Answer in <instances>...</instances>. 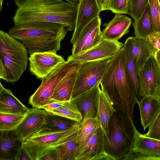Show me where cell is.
I'll return each mask as SVG.
<instances>
[{
  "instance_id": "obj_40",
  "label": "cell",
  "mask_w": 160,
  "mask_h": 160,
  "mask_svg": "<svg viewBox=\"0 0 160 160\" xmlns=\"http://www.w3.org/2000/svg\"><path fill=\"white\" fill-rule=\"evenodd\" d=\"M154 97L160 101V71L158 82Z\"/></svg>"
},
{
  "instance_id": "obj_29",
  "label": "cell",
  "mask_w": 160,
  "mask_h": 160,
  "mask_svg": "<svg viewBox=\"0 0 160 160\" xmlns=\"http://www.w3.org/2000/svg\"><path fill=\"white\" fill-rule=\"evenodd\" d=\"M62 118L48 112L45 127L52 131H65L73 128L78 122L65 120Z\"/></svg>"
},
{
  "instance_id": "obj_13",
  "label": "cell",
  "mask_w": 160,
  "mask_h": 160,
  "mask_svg": "<svg viewBox=\"0 0 160 160\" xmlns=\"http://www.w3.org/2000/svg\"><path fill=\"white\" fill-rule=\"evenodd\" d=\"M77 6L75 28L70 40L73 45L84 28L92 20L99 17L101 11L96 0H80Z\"/></svg>"
},
{
  "instance_id": "obj_8",
  "label": "cell",
  "mask_w": 160,
  "mask_h": 160,
  "mask_svg": "<svg viewBox=\"0 0 160 160\" xmlns=\"http://www.w3.org/2000/svg\"><path fill=\"white\" fill-rule=\"evenodd\" d=\"M112 58L82 63L77 72L71 100L100 83L103 76Z\"/></svg>"
},
{
  "instance_id": "obj_7",
  "label": "cell",
  "mask_w": 160,
  "mask_h": 160,
  "mask_svg": "<svg viewBox=\"0 0 160 160\" xmlns=\"http://www.w3.org/2000/svg\"><path fill=\"white\" fill-rule=\"evenodd\" d=\"M82 64L67 60L58 66L42 79L40 86L30 97L29 104L33 108H41L54 102L51 98L57 86L64 78L77 72Z\"/></svg>"
},
{
  "instance_id": "obj_33",
  "label": "cell",
  "mask_w": 160,
  "mask_h": 160,
  "mask_svg": "<svg viewBox=\"0 0 160 160\" xmlns=\"http://www.w3.org/2000/svg\"><path fill=\"white\" fill-rule=\"evenodd\" d=\"M154 34L160 32V2L159 0H149Z\"/></svg>"
},
{
  "instance_id": "obj_43",
  "label": "cell",
  "mask_w": 160,
  "mask_h": 160,
  "mask_svg": "<svg viewBox=\"0 0 160 160\" xmlns=\"http://www.w3.org/2000/svg\"><path fill=\"white\" fill-rule=\"evenodd\" d=\"M71 4L77 6L80 0H65Z\"/></svg>"
},
{
  "instance_id": "obj_41",
  "label": "cell",
  "mask_w": 160,
  "mask_h": 160,
  "mask_svg": "<svg viewBox=\"0 0 160 160\" xmlns=\"http://www.w3.org/2000/svg\"><path fill=\"white\" fill-rule=\"evenodd\" d=\"M155 57L160 68V50H158L156 52Z\"/></svg>"
},
{
  "instance_id": "obj_21",
  "label": "cell",
  "mask_w": 160,
  "mask_h": 160,
  "mask_svg": "<svg viewBox=\"0 0 160 160\" xmlns=\"http://www.w3.org/2000/svg\"><path fill=\"white\" fill-rule=\"evenodd\" d=\"M138 104L143 131L156 118L160 112V101L152 96H145Z\"/></svg>"
},
{
  "instance_id": "obj_19",
  "label": "cell",
  "mask_w": 160,
  "mask_h": 160,
  "mask_svg": "<svg viewBox=\"0 0 160 160\" xmlns=\"http://www.w3.org/2000/svg\"><path fill=\"white\" fill-rule=\"evenodd\" d=\"M132 22L131 18L121 14H116L114 18L103 24L105 28L101 32L102 38L112 41H118L129 32Z\"/></svg>"
},
{
  "instance_id": "obj_44",
  "label": "cell",
  "mask_w": 160,
  "mask_h": 160,
  "mask_svg": "<svg viewBox=\"0 0 160 160\" xmlns=\"http://www.w3.org/2000/svg\"><path fill=\"white\" fill-rule=\"evenodd\" d=\"M130 0L131 1H131H132V0Z\"/></svg>"
},
{
  "instance_id": "obj_5",
  "label": "cell",
  "mask_w": 160,
  "mask_h": 160,
  "mask_svg": "<svg viewBox=\"0 0 160 160\" xmlns=\"http://www.w3.org/2000/svg\"><path fill=\"white\" fill-rule=\"evenodd\" d=\"M28 60V51L23 44L0 30V78L12 83L18 81L25 71Z\"/></svg>"
},
{
  "instance_id": "obj_36",
  "label": "cell",
  "mask_w": 160,
  "mask_h": 160,
  "mask_svg": "<svg viewBox=\"0 0 160 160\" xmlns=\"http://www.w3.org/2000/svg\"><path fill=\"white\" fill-rule=\"evenodd\" d=\"M58 148H55L50 151L42 157L39 160H59Z\"/></svg>"
},
{
  "instance_id": "obj_42",
  "label": "cell",
  "mask_w": 160,
  "mask_h": 160,
  "mask_svg": "<svg viewBox=\"0 0 160 160\" xmlns=\"http://www.w3.org/2000/svg\"><path fill=\"white\" fill-rule=\"evenodd\" d=\"M105 1V0H96L101 11Z\"/></svg>"
},
{
  "instance_id": "obj_39",
  "label": "cell",
  "mask_w": 160,
  "mask_h": 160,
  "mask_svg": "<svg viewBox=\"0 0 160 160\" xmlns=\"http://www.w3.org/2000/svg\"><path fill=\"white\" fill-rule=\"evenodd\" d=\"M63 102H54L43 106L41 109L47 111L58 108L62 104Z\"/></svg>"
},
{
  "instance_id": "obj_28",
  "label": "cell",
  "mask_w": 160,
  "mask_h": 160,
  "mask_svg": "<svg viewBox=\"0 0 160 160\" xmlns=\"http://www.w3.org/2000/svg\"><path fill=\"white\" fill-rule=\"evenodd\" d=\"M47 112L78 122H81L83 119L77 106L70 101L63 102L58 108Z\"/></svg>"
},
{
  "instance_id": "obj_10",
  "label": "cell",
  "mask_w": 160,
  "mask_h": 160,
  "mask_svg": "<svg viewBox=\"0 0 160 160\" xmlns=\"http://www.w3.org/2000/svg\"><path fill=\"white\" fill-rule=\"evenodd\" d=\"M160 160V140L147 137L137 130L131 150L122 160Z\"/></svg>"
},
{
  "instance_id": "obj_38",
  "label": "cell",
  "mask_w": 160,
  "mask_h": 160,
  "mask_svg": "<svg viewBox=\"0 0 160 160\" xmlns=\"http://www.w3.org/2000/svg\"><path fill=\"white\" fill-rule=\"evenodd\" d=\"M148 38L154 45L156 52L160 50V32L153 34Z\"/></svg>"
},
{
  "instance_id": "obj_22",
  "label": "cell",
  "mask_w": 160,
  "mask_h": 160,
  "mask_svg": "<svg viewBox=\"0 0 160 160\" xmlns=\"http://www.w3.org/2000/svg\"><path fill=\"white\" fill-rule=\"evenodd\" d=\"M0 113L25 115L29 108L27 107L13 94L0 83Z\"/></svg>"
},
{
  "instance_id": "obj_32",
  "label": "cell",
  "mask_w": 160,
  "mask_h": 160,
  "mask_svg": "<svg viewBox=\"0 0 160 160\" xmlns=\"http://www.w3.org/2000/svg\"><path fill=\"white\" fill-rule=\"evenodd\" d=\"M78 135L59 147V160H75V153L78 145Z\"/></svg>"
},
{
  "instance_id": "obj_20",
  "label": "cell",
  "mask_w": 160,
  "mask_h": 160,
  "mask_svg": "<svg viewBox=\"0 0 160 160\" xmlns=\"http://www.w3.org/2000/svg\"><path fill=\"white\" fill-rule=\"evenodd\" d=\"M132 55L133 60L140 70L146 61L156 52L154 46L148 37H132Z\"/></svg>"
},
{
  "instance_id": "obj_4",
  "label": "cell",
  "mask_w": 160,
  "mask_h": 160,
  "mask_svg": "<svg viewBox=\"0 0 160 160\" xmlns=\"http://www.w3.org/2000/svg\"><path fill=\"white\" fill-rule=\"evenodd\" d=\"M115 106L116 111L110 120L108 138L104 139L105 149L110 160H122L133 147L137 129L132 119Z\"/></svg>"
},
{
  "instance_id": "obj_31",
  "label": "cell",
  "mask_w": 160,
  "mask_h": 160,
  "mask_svg": "<svg viewBox=\"0 0 160 160\" xmlns=\"http://www.w3.org/2000/svg\"><path fill=\"white\" fill-rule=\"evenodd\" d=\"M130 0H105L102 11L111 10L115 14H128L130 8Z\"/></svg>"
},
{
  "instance_id": "obj_15",
  "label": "cell",
  "mask_w": 160,
  "mask_h": 160,
  "mask_svg": "<svg viewBox=\"0 0 160 160\" xmlns=\"http://www.w3.org/2000/svg\"><path fill=\"white\" fill-rule=\"evenodd\" d=\"M160 68L155 55L146 61L139 71L142 88V96H154L158 86Z\"/></svg>"
},
{
  "instance_id": "obj_34",
  "label": "cell",
  "mask_w": 160,
  "mask_h": 160,
  "mask_svg": "<svg viewBox=\"0 0 160 160\" xmlns=\"http://www.w3.org/2000/svg\"><path fill=\"white\" fill-rule=\"evenodd\" d=\"M149 0H132L131 2L130 10L128 14L136 20L143 12Z\"/></svg>"
},
{
  "instance_id": "obj_12",
  "label": "cell",
  "mask_w": 160,
  "mask_h": 160,
  "mask_svg": "<svg viewBox=\"0 0 160 160\" xmlns=\"http://www.w3.org/2000/svg\"><path fill=\"white\" fill-rule=\"evenodd\" d=\"M29 60L30 72L41 79L65 61L62 56L50 52L33 53L30 54Z\"/></svg>"
},
{
  "instance_id": "obj_24",
  "label": "cell",
  "mask_w": 160,
  "mask_h": 160,
  "mask_svg": "<svg viewBox=\"0 0 160 160\" xmlns=\"http://www.w3.org/2000/svg\"><path fill=\"white\" fill-rule=\"evenodd\" d=\"M77 72L66 76L58 83L52 97V101L58 102L70 101Z\"/></svg>"
},
{
  "instance_id": "obj_18",
  "label": "cell",
  "mask_w": 160,
  "mask_h": 160,
  "mask_svg": "<svg viewBox=\"0 0 160 160\" xmlns=\"http://www.w3.org/2000/svg\"><path fill=\"white\" fill-rule=\"evenodd\" d=\"M116 111L113 102L108 94L100 88L96 119L98 125L102 130L104 139L108 138L110 120Z\"/></svg>"
},
{
  "instance_id": "obj_14",
  "label": "cell",
  "mask_w": 160,
  "mask_h": 160,
  "mask_svg": "<svg viewBox=\"0 0 160 160\" xmlns=\"http://www.w3.org/2000/svg\"><path fill=\"white\" fill-rule=\"evenodd\" d=\"M99 17L90 22L83 30L76 42L73 45L72 56L76 55L93 47L102 39Z\"/></svg>"
},
{
  "instance_id": "obj_1",
  "label": "cell",
  "mask_w": 160,
  "mask_h": 160,
  "mask_svg": "<svg viewBox=\"0 0 160 160\" xmlns=\"http://www.w3.org/2000/svg\"><path fill=\"white\" fill-rule=\"evenodd\" d=\"M17 9L14 24L42 21L60 24L68 31L74 30L78 6L62 0H13Z\"/></svg>"
},
{
  "instance_id": "obj_2",
  "label": "cell",
  "mask_w": 160,
  "mask_h": 160,
  "mask_svg": "<svg viewBox=\"0 0 160 160\" xmlns=\"http://www.w3.org/2000/svg\"><path fill=\"white\" fill-rule=\"evenodd\" d=\"M100 85L114 104L132 119L138 101L127 71L123 47L111 60Z\"/></svg>"
},
{
  "instance_id": "obj_37",
  "label": "cell",
  "mask_w": 160,
  "mask_h": 160,
  "mask_svg": "<svg viewBox=\"0 0 160 160\" xmlns=\"http://www.w3.org/2000/svg\"><path fill=\"white\" fill-rule=\"evenodd\" d=\"M16 160H32L23 147L22 143L16 155Z\"/></svg>"
},
{
  "instance_id": "obj_17",
  "label": "cell",
  "mask_w": 160,
  "mask_h": 160,
  "mask_svg": "<svg viewBox=\"0 0 160 160\" xmlns=\"http://www.w3.org/2000/svg\"><path fill=\"white\" fill-rule=\"evenodd\" d=\"M100 85V83L97 84L70 101L77 106L82 120L96 118Z\"/></svg>"
},
{
  "instance_id": "obj_25",
  "label": "cell",
  "mask_w": 160,
  "mask_h": 160,
  "mask_svg": "<svg viewBox=\"0 0 160 160\" xmlns=\"http://www.w3.org/2000/svg\"><path fill=\"white\" fill-rule=\"evenodd\" d=\"M0 132V160H16L22 143L9 135V132Z\"/></svg>"
},
{
  "instance_id": "obj_11",
  "label": "cell",
  "mask_w": 160,
  "mask_h": 160,
  "mask_svg": "<svg viewBox=\"0 0 160 160\" xmlns=\"http://www.w3.org/2000/svg\"><path fill=\"white\" fill-rule=\"evenodd\" d=\"M124 44L118 41L102 38L92 48L75 56L68 57L67 60L83 63L110 58H113L123 47Z\"/></svg>"
},
{
  "instance_id": "obj_23",
  "label": "cell",
  "mask_w": 160,
  "mask_h": 160,
  "mask_svg": "<svg viewBox=\"0 0 160 160\" xmlns=\"http://www.w3.org/2000/svg\"><path fill=\"white\" fill-rule=\"evenodd\" d=\"M132 37L127 39L123 48L124 50L127 71L133 88L138 102L142 96V88L139 74V70L132 58Z\"/></svg>"
},
{
  "instance_id": "obj_27",
  "label": "cell",
  "mask_w": 160,
  "mask_h": 160,
  "mask_svg": "<svg viewBox=\"0 0 160 160\" xmlns=\"http://www.w3.org/2000/svg\"><path fill=\"white\" fill-rule=\"evenodd\" d=\"M98 126L96 118L87 119L82 121L81 128L77 136L78 145L75 153V160H76L82 149Z\"/></svg>"
},
{
  "instance_id": "obj_26",
  "label": "cell",
  "mask_w": 160,
  "mask_h": 160,
  "mask_svg": "<svg viewBox=\"0 0 160 160\" xmlns=\"http://www.w3.org/2000/svg\"><path fill=\"white\" fill-rule=\"evenodd\" d=\"M132 24L135 37L145 38L154 34L150 9L148 3L139 17Z\"/></svg>"
},
{
  "instance_id": "obj_6",
  "label": "cell",
  "mask_w": 160,
  "mask_h": 160,
  "mask_svg": "<svg viewBox=\"0 0 160 160\" xmlns=\"http://www.w3.org/2000/svg\"><path fill=\"white\" fill-rule=\"evenodd\" d=\"M82 122L71 128L55 131L45 126L22 143L32 160H39L50 151L72 139L78 134Z\"/></svg>"
},
{
  "instance_id": "obj_35",
  "label": "cell",
  "mask_w": 160,
  "mask_h": 160,
  "mask_svg": "<svg viewBox=\"0 0 160 160\" xmlns=\"http://www.w3.org/2000/svg\"><path fill=\"white\" fill-rule=\"evenodd\" d=\"M143 135L160 140V112L154 121L149 126L148 132Z\"/></svg>"
},
{
  "instance_id": "obj_30",
  "label": "cell",
  "mask_w": 160,
  "mask_h": 160,
  "mask_svg": "<svg viewBox=\"0 0 160 160\" xmlns=\"http://www.w3.org/2000/svg\"><path fill=\"white\" fill-rule=\"evenodd\" d=\"M25 115H16L0 113V132H9L20 123Z\"/></svg>"
},
{
  "instance_id": "obj_3",
  "label": "cell",
  "mask_w": 160,
  "mask_h": 160,
  "mask_svg": "<svg viewBox=\"0 0 160 160\" xmlns=\"http://www.w3.org/2000/svg\"><path fill=\"white\" fill-rule=\"evenodd\" d=\"M68 31L58 23L35 21L14 24L8 31L13 38L22 42L30 54L35 52L56 53Z\"/></svg>"
},
{
  "instance_id": "obj_9",
  "label": "cell",
  "mask_w": 160,
  "mask_h": 160,
  "mask_svg": "<svg viewBox=\"0 0 160 160\" xmlns=\"http://www.w3.org/2000/svg\"><path fill=\"white\" fill-rule=\"evenodd\" d=\"M47 113L43 109L29 108L20 123L11 132V135L22 143L45 126Z\"/></svg>"
},
{
  "instance_id": "obj_16",
  "label": "cell",
  "mask_w": 160,
  "mask_h": 160,
  "mask_svg": "<svg viewBox=\"0 0 160 160\" xmlns=\"http://www.w3.org/2000/svg\"><path fill=\"white\" fill-rule=\"evenodd\" d=\"M110 160L105 149L103 133L98 125L76 160Z\"/></svg>"
}]
</instances>
